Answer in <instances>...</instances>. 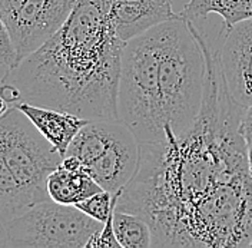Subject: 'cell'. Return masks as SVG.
I'll list each match as a JSON object with an SVG mask.
<instances>
[{
	"label": "cell",
	"mask_w": 252,
	"mask_h": 248,
	"mask_svg": "<svg viewBox=\"0 0 252 248\" xmlns=\"http://www.w3.org/2000/svg\"><path fill=\"white\" fill-rule=\"evenodd\" d=\"M202 50L198 118L182 137L139 143L138 168L115 207L146 219L152 247H248L252 240V179L239 132L245 109L226 92L212 52Z\"/></svg>",
	"instance_id": "cell-1"
},
{
	"label": "cell",
	"mask_w": 252,
	"mask_h": 248,
	"mask_svg": "<svg viewBox=\"0 0 252 248\" xmlns=\"http://www.w3.org/2000/svg\"><path fill=\"white\" fill-rule=\"evenodd\" d=\"M112 0H78L62 28L10 69L16 105L31 104L88 121L118 119L125 42L113 29Z\"/></svg>",
	"instance_id": "cell-2"
},
{
	"label": "cell",
	"mask_w": 252,
	"mask_h": 248,
	"mask_svg": "<svg viewBox=\"0 0 252 248\" xmlns=\"http://www.w3.org/2000/svg\"><path fill=\"white\" fill-rule=\"evenodd\" d=\"M159 61L157 86L165 137H182L198 118L205 88V55L188 20L157 26ZM165 138V140H166Z\"/></svg>",
	"instance_id": "cell-3"
},
{
	"label": "cell",
	"mask_w": 252,
	"mask_h": 248,
	"mask_svg": "<svg viewBox=\"0 0 252 248\" xmlns=\"http://www.w3.org/2000/svg\"><path fill=\"white\" fill-rule=\"evenodd\" d=\"M158 61L157 26L125 42L118 85V119L139 143H155L166 138L157 86Z\"/></svg>",
	"instance_id": "cell-4"
},
{
	"label": "cell",
	"mask_w": 252,
	"mask_h": 248,
	"mask_svg": "<svg viewBox=\"0 0 252 248\" xmlns=\"http://www.w3.org/2000/svg\"><path fill=\"white\" fill-rule=\"evenodd\" d=\"M139 141L121 121H89L64 156L76 158L102 189L116 192L132 179L139 161Z\"/></svg>",
	"instance_id": "cell-5"
},
{
	"label": "cell",
	"mask_w": 252,
	"mask_h": 248,
	"mask_svg": "<svg viewBox=\"0 0 252 248\" xmlns=\"http://www.w3.org/2000/svg\"><path fill=\"white\" fill-rule=\"evenodd\" d=\"M0 154L34 205L50 200L47 178L62 164L63 156L17 106L0 116Z\"/></svg>",
	"instance_id": "cell-6"
},
{
	"label": "cell",
	"mask_w": 252,
	"mask_h": 248,
	"mask_svg": "<svg viewBox=\"0 0 252 248\" xmlns=\"http://www.w3.org/2000/svg\"><path fill=\"white\" fill-rule=\"evenodd\" d=\"M102 225L75 205L46 200L6 224V247L85 248Z\"/></svg>",
	"instance_id": "cell-7"
},
{
	"label": "cell",
	"mask_w": 252,
	"mask_h": 248,
	"mask_svg": "<svg viewBox=\"0 0 252 248\" xmlns=\"http://www.w3.org/2000/svg\"><path fill=\"white\" fill-rule=\"evenodd\" d=\"M196 37L209 47L218 66L220 80L238 106L252 105V19L231 28L206 19L189 22Z\"/></svg>",
	"instance_id": "cell-8"
},
{
	"label": "cell",
	"mask_w": 252,
	"mask_h": 248,
	"mask_svg": "<svg viewBox=\"0 0 252 248\" xmlns=\"http://www.w3.org/2000/svg\"><path fill=\"white\" fill-rule=\"evenodd\" d=\"M78 0H0L16 65L62 28ZM15 65V66H16Z\"/></svg>",
	"instance_id": "cell-9"
},
{
	"label": "cell",
	"mask_w": 252,
	"mask_h": 248,
	"mask_svg": "<svg viewBox=\"0 0 252 248\" xmlns=\"http://www.w3.org/2000/svg\"><path fill=\"white\" fill-rule=\"evenodd\" d=\"M178 17L172 0H112L110 3L112 25L122 42Z\"/></svg>",
	"instance_id": "cell-10"
},
{
	"label": "cell",
	"mask_w": 252,
	"mask_h": 248,
	"mask_svg": "<svg viewBox=\"0 0 252 248\" xmlns=\"http://www.w3.org/2000/svg\"><path fill=\"white\" fill-rule=\"evenodd\" d=\"M15 106L31 119L32 124L62 156H64L70 142L78 135L79 131L89 122L88 119L58 109L36 106L31 104H19Z\"/></svg>",
	"instance_id": "cell-11"
},
{
	"label": "cell",
	"mask_w": 252,
	"mask_h": 248,
	"mask_svg": "<svg viewBox=\"0 0 252 248\" xmlns=\"http://www.w3.org/2000/svg\"><path fill=\"white\" fill-rule=\"evenodd\" d=\"M102 186L83 170H67L62 164L47 178V192L50 200L63 205H76L100 192Z\"/></svg>",
	"instance_id": "cell-12"
},
{
	"label": "cell",
	"mask_w": 252,
	"mask_h": 248,
	"mask_svg": "<svg viewBox=\"0 0 252 248\" xmlns=\"http://www.w3.org/2000/svg\"><path fill=\"white\" fill-rule=\"evenodd\" d=\"M209 15H218L225 28L252 19V0H189L179 16L198 22Z\"/></svg>",
	"instance_id": "cell-13"
},
{
	"label": "cell",
	"mask_w": 252,
	"mask_h": 248,
	"mask_svg": "<svg viewBox=\"0 0 252 248\" xmlns=\"http://www.w3.org/2000/svg\"><path fill=\"white\" fill-rule=\"evenodd\" d=\"M33 205L34 204L28 194L16 182L15 177L0 154V219L7 224Z\"/></svg>",
	"instance_id": "cell-14"
},
{
	"label": "cell",
	"mask_w": 252,
	"mask_h": 248,
	"mask_svg": "<svg viewBox=\"0 0 252 248\" xmlns=\"http://www.w3.org/2000/svg\"><path fill=\"white\" fill-rule=\"evenodd\" d=\"M113 230L121 248L152 247V231L145 218L138 214L113 211Z\"/></svg>",
	"instance_id": "cell-15"
},
{
	"label": "cell",
	"mask_w": 252,
	"mask_h": 248,
	"mask_svg": "<svg viewBox=\"0 0 252 248\" xmlns=\"http://www.w3.org/2000/svg\"><path fill=\"white\" fill-rule=\"evenodd\" d=\"M118 197H119V191L112 194L109 191L102 189L100 192H96L92 197L78 202L75 207H78L80 211H83L89 217L94 218L96 221L105 222L110 215V213L115 210Z\"/></svg>",
	"instance_id": "cell-16"
},
{
	"label": "cell",
	"mask_w": 252,
	"mask_h": 248,
	"mask_svg": "<svg viewBox=\"0 0 252 248\" xmlns=\"http://www.w3.org/2000/svg\"><path fill=\"white\" fill-rule=\"evenodd\" d=\"M113 211L103 222L102 228L92 235L85 248H121V244L118 243L113 230Z\"/></svg>",
	"instance_id": "cell-17"
},
{
	"label": "cell",
	"mask_w": 252,
	"mask_h": 248,
	"mask_svg": "<svg viewBox=\"0 0 252 248\" xmlns=\"http://www.w3.org/2000/svg\"><path fill=\"white\" fill-rule=\"evenodd\" d=\"M0 61L4 63L9 69H13L16 65L15 47L12 45L10 36L3 22V16L0 10Z\"/></svg>",
	"instance_id": "cell-18"
},
{
	"label": "cell",
	"mask_w": 252,
	"mask_h": 248,
	"mask_svg": "<svg viewBox=\"0 0 252 248\" xmlns=\"http://www.w3.org/2000/svg\"><path fill=\"white\" fill-rule=\"evenodd\" d=\"M239 132L242 135V138L245 141L247 146L252 145V105L244 110L242 118H241V124H239Z\"/></svg>",
	"instance_id": "cell-19"
},
{
	"label": "cell",
	"mask_w": 252,
	"mask_h": 248,
	"mask_svg": "<svg viewBox=\"0 0 252 248\" xmlns=\"http://www.w3.org/2000/svg\"><path fill=\"white\" fill-rule=\"evenodd\" d=\"M7 233H6V224L0 219V247H6Z\"/></svg>",
	"instance_id": "cell-20"
},
{
	"label": "cell",
	"mask_w": 252,
	"mask_h": 248,
	"mask_svg": "<svg viewBox=\"0 0 252 248\" xmlns=\"http://www.w3.org/2000/svg\"><path fill=\"white\" fill-rule=\"evenodd\" d=\"M9 72H10V69L4 65V63L0 61V86L6 82V79H7V75H9Z\"/></svg>",
	"instance_id": "cell-21"
},
{
	"label": "cell",
	"mask_w": 252,
	"mask_h": 248,
	"mask_svg": "<svg viewBox=\"0 0 252 248\" xmlns=\"http://www.w3.org/2000/svg\"><path fill=\"white\" fill-rule=\"evenodd\" d=\"M10 106H12V105H10V104H9V102H7L4 98H3L1 91H0V116H1V115H3V113L7 110V109L10 108Z\"/></svg>",
	"instance_id": "cell-22"
},
{
	"label": "cell",
	"mask_w": 252,
	"mask_h": 248,
	"mask_svg": "<svg viewBox=\"0 0 252 248\" xmlns=\"http://www.w3.org/2000/svg\"><path fill=\"white\" fill-rule=\"evenodd\" d=\"M248 170H250V175L252 179V145L248 146Z\"/></svg>",
	"instance_id": "cell-23"
},
{
	"label": "cell",
	"mask_w": 252,
	"mask_h": 248,
	"mask_svg": "<svg viewBox=\"0 0 252 248\" xmlns=\"http://www.w3.org/2000/svg\"><path fill=\"white\" fill-rule=\"evenodd\" d=\"M248 247H252V240H251V243H250V246Z\"/></svg>",
	"instance_id": "cell-24"
}]
</instances>
